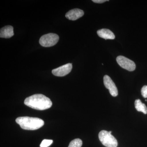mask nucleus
I'll return each mask as SVG.
<instances>
[{
  "mask_svg": "<svg viewBox=\"0 0 147 147\" xmlns=\"http://www.w3.org/2000/svg\"><path fill=\"white\" fill-rule=\"evenodd\" d=\"M24 103L30 108L37 110L49 109L52 106V102L49 98L42 94H35L27 98Z\"/></svg>",
  "mask_w": 147,
  "mask_h": 147,
  "instance_id": "obj_1",
  "label": "nucleus"
},
{
  "mask_svg": "<svg viewBox=\"0 0 147 147\" xmlns=\"http://www.w3.org/2000/svg\"><path fill=\"white\" fill-rule=\"evenodd\" d=\"M16 123L26 130H36L42 127L44 121L41 119L28 117H19L16 119Z\"/></svg>",
  "mask_w": 147,
  "mask_h": 147,
  "instance_id": "obj_2",
  "label": "nucleus"
},
{
  "mask_svg": "<svg viewBox=\"0 0 147 147\" xmlns=\"http://www.w3.org/2000/svg\"><path fill=\"white\" fill-rule=\"evenodd\" d=\"M112 131L102 130L98 134L100 142L105 147H117L118 142L117 139L111 134Z\"/></svg>",
  "mask_w": 147,
  "mask_h": 147,
  "instance_id": "obj_3",
  "label": "nucleus"
},
{
  "mask_svg": "<svg viewBox=\"0 0 147 147\" xmlns=\"http://www.w3.org/2000/svg\"><path fill=\"white\" fill-rule=\"evenodd\" d=\"M59 38L57 34L53 33L47 34L40 37L39 43L42 47H52L57 43Z\"/></svg>",
  "mask_w": 147,
  "mask_h": 147,
  "instance_id": "obj_4",
  "label": "nucleus"
},
{
  "mask_svg": "<svg viewBox=\"0 0 147 147\" xmlns=\"http://www.w3.org/2000/svg\"><path fill=\"white\" fill-rule=\"evenodd\" d=\"M116 60L121 67L129 71H134L136 68V65L134 62L123 56H118Z\"/></svg>",
  "mask_w": 147,
  "mask_h": 147,
  "instance_id": "obj_5",
  "label": "nucleus"
},
{
  "mask_svg": "<svg viewBox=\"0 0 147 147\" xmlns=\"http://www.w3.org/2000/svg\"><path fill=\"white\" fill-rule=\"evenodd\" d=\"M103 82L105 88L109 90L111 95L114 97L117 96L118 94L117 88L110 76L108 75L104 76L103 77Z\"/></svg>",
  "mask_w": 147,
  "mask_h": 147,
  "instance_id": "obj_6",
  "label": "nucleus"
},
{
  "mask_svg": "<svg viewBox=\"0 0 147 147\" xmlns=\"http://www.w3.org/2000/svg\"><path fill=\"white\" fill-rule=\"evenodd\" d=\"M72 65L71 63H67L52 70L53 75L57 76H64L71 72Z\"/></svg>",
  "mask_w": 147,
  "mask_h": 147,
  "instance_id": "obj_7",
  "label": "nucleus"
},
{
  "mask_svg": "<svg viewBox=\"0 0 147 147\" xmlns=\"http://www.w3.org/2000/svg\"><path fill=\"white\" fill-rule=\"evenodd\" d=\"M84 11L79 9H74L69 11L65 14L66 18L69 20L75 21L84 16Z\"/></svg>",
  "mask_w": 147,
  "mask_h": 147,
  "instance_id": "obj_8",
  "label": "nucleus"
},
{
  "mask_svg": "<svg viewBox=\"0 0 147 147\" xmlns=\"http://www.w3.org/2000/svg\"><path fill=\"white\" fill-rule=\"evenodd\" d=\"M14 35L13 27L10 26H6L1 29L0 37L3 38H10Z\"/></svg>",
  "mask_w": 147,
  "mask_h": 147,
  "instance_id": "obj_9",
  "label": "nucleus"
},
{
  "mask_svg": "<svg viewBox=\"0 0 147 147\" xmlns=\"http://www.w3.org/2000/svg\"><path fill=\"white\" fill-rule=\"evenodd\" d=\"M98 36L105 39H114L115 36L114 33L109 29H102L97 31Z\"/></svg>",
  "mask_w": 147,
  "mask_h": 147,
  "instance_id": "obj_10",
  "label": "nucleus"
},
{
  "mask_svg": "<svg viewBox=\"0 0 147 147\" xmlns=\"http://www.w3.org/2000/svg\"><path fill=\"white\" fill-rule=\"evenodd\" d=\"M135 108L139 112H142L144 114H147V108L144 103H142L140 99H137L134 102Z\"/></svg>",
  "mask_w": 147,
  "mask_h": 147,
  "instance_id": "obj_11",
  "label": "nucleus"
},
{
  "mask_svg": "<svg viewBox=\"0 0 147 147\" xmlns=\"http://www.w3.org/2000/svg\"><path fill=\"white\" fill-rule=\"evenodd\" d=\"M82 140L79 139H74L71 141L68 147H81L82 146Z\"/></svg>",
  "mask_w": 147,
  "mask_h": 147,
  "instance_id": "obj_12",
  "label": "nucleus"
},
{
  "mask_svg": "<svg viewBox=\"0 0 147 147\" xmlns=\"http://www.w3.org/2000/svg\"><path fill=\"white\" fill-rule=\"evenodd\" d=\"M53 143L52 140H48V139H44L41 142L40 144V147H48L52 144Z\"/></svg>",
  "mask_w": 147,
  "mask_h": 147,
  "instance_id": "obj_13",
  "label": "nucleus"
},
{
  "mask_svg": "<svg viewBox=\"0 0 147 147\" xmlns=\"http://www.w3.org/2000/svg\"><path fill=\"white\" fill-rule=\"evenodd\" d=\"M141 93L143 97L145 98H147V86H144L142 87Z\"/></svg>",
  "mask_w": 147,
  "mask_h": 147,
  "instance_id": "obj_14",
  "label": "nucleus"
},
{
  "mask_svg": "<svg viewBox=\"0 0 147 147\" xmlns=\"http://www.w3.org/2000/svg\"><path fill=\"white\" fill-rule=\"evenodd\" d=\"M92 1L93 2L97 3H102L107 1H106V0H93V1Z\"/></svg>",
  "mask_w": 147,
  "mask_h": 147,
  "instance_id": "obj_15",
  "label": "nucleus"
}]
</instances>
